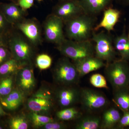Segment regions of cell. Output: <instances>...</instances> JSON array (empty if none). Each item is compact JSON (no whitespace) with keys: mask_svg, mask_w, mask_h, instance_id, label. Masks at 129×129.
<instances>
[{"mask_svg":"<svg viewBox=\"0 0 129 129\" xmlns=\"http://www.w3.org/2000/svg\"><path fill=\"white\" fill-rule=\"evenodd\" d=\"M80 101L84 108L90 112L101 110L108 103L107 98L103 94L88 88L80 90Z\"/></svg>","mask_w":129,"mask_h":129,"instance_id":"cell-8","label":"cell"},{"mask_svg":"<svg viewBox=\"0 0 129 129\" xmlns=\"http://www.w3.org/2000/svg\"><path fill=\"white\" fill-rule=\"evenodd\" d=\"M35 0H18L17 3L22 8L27 11L34 4Z\"/></svg>","mask_w":129,"mask_h":129,"instance_id":"cell-33","label":"cell"},{"mask_svg":"<svg viewBox=\"0 0 129 129\" xmlns=\"http://www.w3.org/2000/svg\"><path fill=\"white\" fill-rule=\"evenodd\" d=\"M105 73L113 91L129 88V62L120 59L106 63Z\"/></svg>","mask_w":129,"mask_h":129,"instance_id":"cell-3","label":"cell"},{"mask_svg":"<svg viewBox=\"0 0 129 129\" xmlns=\"http://www.w3.org/2000/svg\"><path fill=\"white\" fill-rule=\"evenodd\" d=\"M2 1H6L9 2H13L17 3L18 0H2Z\"/></svg>","mask_w":129,"mask_h":129,"instance_id":"cell-38","label":"cell"},{"mask_svg":"<svg viewBox=\"0 0 129 129\" xmlns=\"http://www.w3.org/2000/svg\"><path fill=\"white\" fill-rule=\"evenodd\" d=\"M25 95L21 90L14 88L9 94L0 98V102L5 111H14L22 104Z\"/></svg>","mask_w":129,"mask_h":129,"instance_id":"cell-16","label":"cell"},{"mask_svg":"<svg viewBox=\"0 0 129 129\" xmlns=\"http://www.w3.org/2000/svg\"></svg>","mask_w":129,"mask_h":129,"instance_id":"cell-43","label":"cell"},{"mask_svg":"<svg viewBox=\"0 0 129 129\" xmlns=\"http://www.w3.org/2000/svg\"><path fill=\"white\" fill-rule=\"evenodd\" d=\"M54 76L57 83L66 86L76 84L80 78L75 64L66 57L57 63L54 69Z\"/></svg>","mask_w":129,"mask_h":129,"instance_id":"cell-6","label":"cell"},{"mask_svg":"<svg viewBox=\"0 0 129 129\" xmlns=\"http://www.w3.org/2000/svg\"><path fill=\"white\" fill-rule=\"evenodd\" d=\"M101 118L95 115L81 117L75 126L77 129H97L100 127Z\"/></svg>","mask_w":129,"mask_h":129,"instance_id":"cell-22","label":"cell"},{"mask_svg":"<svg viewBox=\"0 0 129 129\" xmlns=\"http://www.w3.org/2000/svg\"><path fill=\"white\" fill-rule=\"evenodd\" d=\"M37 1L39 2H40L42 1H43V0H36Z\"/></svg>","mask_w":129,"mask_h":129,"instance_id":"cell-42","label":"cell"},{"mask_svg":"<svg viewBox=\"0 0 129 129\" xmlns=\"http://www.w3.org/2000/svg\"><path fill=\"white\" fill-rule=\"evenodd\" d=\"M0 12L13 26L23 21L28 15L27 11L13 2H0Z\"/></svg>","mask_w":129,"mask_h":129,"instance_id":"cell-13","label":"cell"},{"mask_svg":"<svg viewBox=\"0 0 129 129\" xmlns=\"http://www.w3.org/2000/svg\"><path fill=\"white\" fill-rule=\"evenodd\" d=\"M7 45V37L0 35V46Z\"/></svg>","mask_w":129,"mask_h":129,"instance_id":"cell-35","label":"cell"},{"mask_svg":"<svg viewBox=\"0 0 129 129\" xmlns=\"http://www.w3.org/2000/svg\"><path fill=\"white\" fill-rule=\"evenodd\" d=\"M127 36H128V40L129 41V30L128 33V34H127Z\"/></svg>","mask_w":129,"mask_h":129,"instance_id":"cell-41","label":"cell"},{"mask_svg":"<svg viewBox=\"0 0 129 129\" xmlns=\"http://www.w3.org/2000/svg\"><path fill=\"white\" fill-rule=\"evenodd\" d=\"M8 115V114L4 110L2 106L1 102H0V117H3V116H5L6 115Z\"/></svg>","mask_w":129,"mask_h":129,"instance_id":"cell-36","label":"cell"},{"mask_svg":"<svg viewBox=\"0 0 129 129\" xmlns=\"http://www.w3.org/2000/svg\"><path fill=\"white\" fill-rule=\"evenodd\" d=\"M111 0H80L78 1L84 13L90 16L100 13L104 9Z\"/></svg>","mask_w":129,"mask_h":129,"instance_id":"cell-18","label":"cell"},{"mask_svg":"<svg viewBox=\"0 0 129 129\" xmlns=\"http://www.w3.org/2000/svg\"><path fill=\"white\" fill-rule=\"evenodd\" d=\"M122 1L124 2L125 4L129 6V0H122Z\"/></svg>","mask_w":129,"mask_h":129,"instance_id":"cell-39","label":"cell"},{"mask_svg":"<svg viewBox=\"0 0 129 129\" xmlns=\"http://www.w3.org/2000/svg\"><path fill=\"white\" fill-rule=\"evenodd\" d=\"M65 127L63 124L54 121L47 123L42 128L45 129H62L65 128Z\"/></svg>","mask_w":129,"mask_h":129,"instance_id":"cell-34","label":"cell"},{"mask_svg":"<svg viewBox=\"0 0 129 129\" xmlns=\"http://www.w3.org/2000/svg\"><path fill=\"white\" fill-rule=\"evenodd\" d=\"M25 66L12 58L0 65V79L16 74Z\"/></svg>","mask_w":129,"mask_h":129,"instance_id":"cell-21","label":"cell"},{"mask_svg":"<svg viewBox=\"0 0 129 129\" xmlns=\"http://www.w3.org/2000/svg\"><path fill=\"white\" fill-rule=\"evenodd\" d=\"M92 40L95 43V56L107 63L116 60V52L111 36L104 31L92 33Z\"/></svg>","mask_w":129,"mask_h":129,"instance_id":"cell-5","label":"cell"},{"mask_svg":"<svg viewBox=\"0 0 129 129\" xmlns=\"http://www.w3.org/2000/svg\"><path fill=\"white\" fill-rule=\"evenodd\" d=\"M63 21L60 18L51 13L47 17L43 23L45 39L57 45L66 39L64 34Z\"/></svg>","mask_w":129,"mask_h":129,"instance_id":"cell-7","label":"cell"},{"mask_svg":"<svg viewBox=\"0 0 129 129\" xmlns=\"http://www.w3.org/2000/svg\"><path fill=\"white\" fill-rule=\"evenodd\" d=\"M113 45L115 50L120 55V58L129 62V41L125 26L122 34L114 39Z\"/></svg>","mask_w":129,"mask_h":129,"instance_id":"cell-19","label":"cell"},{"mask_svg":"<svg viewBox=\"0 0 129 129\" xmlns=\"http://www.w3.org/2000/svg\"><path fill=\"white\" fill-rule=\"evenodd\" d=\"M14 27L9 23L0 12V35L7 37Z\"/></svg>","mask_w":129,"mask_h":129,"instance_id":"cell-30","label":"cell"},{"mask_svg":"<svg viewBox=\"0 0 129 129\" xmlns=\"http://www.w3.org/2000/svg\"><path fill=\"white\" fill-rule=\"evenodd\" d=\"M81 115L82 114L79 111L73 107L64 108L56 113L58 118L64 121L72 120L80 118Z\"/></svg>","mask_w":129,"mask_h":129,"instance_id":"cell-25","label":"cell"},{"mask_svg":"<svg viewBox=\"0 0 129 129\" xmlns=\"http://www.w3.org/2000/svg\"><path fill=\"white\" fill-rule=\"evenodd\" d=\"M123 114L122 115L117 127L118 128H124L129 126V112L123 111Z\"/></svg>","mask_w":129,"mask_h":129,"instance_id":"cell-32","label":"cell"},{"mask_svg":"<svg viewBox=\"0 0 129 129\" xmlns=\"http://www.w3.org/2000/svg\"><path fill=\"white\" fill-rule=\"evenodd\" d=\"M95 18L83 13L64 23L68 39L76 41L90 40L94 28Z\"/></svg>","mask_w":129,"mask_h":129,"instance_id":"cell-2","label":"cell"},{"mask_svg":"<svg viewBox=\"0 0 129 129\" xmlns=\"http://www.w3.org/2000/svg\"><path fill=\"white\" fill-rule=\"evenodd\" d=\"M90 82L95 88L108 89L106 78L101 74L92 75L90 78Z\"/></svg>","mask_w":129,"mask_h":129,"instance_id":"cell-29","label":"cell"},{"mask_svg":"<svg viewBox=\"0 0 129 129\" xmlns=\"http://www.w3.org/2000/svg\"><path fill=\"white\" fill-rule=\"evenodd\" d=\"M7 45L13 58L23 65H30L36 46L14 27L7 36Z\"/></svg>","mask_w":129,"mask_h":129,"instance_id":"cell-1","label":"cell"},{"mask_svg":"<svg viewBox=\"0 0 129 129\" xmlns=\"http://www.w3.org/2000/svg\"><path fill=\"white\" fill-rule=\"evenodd\" d=\"M28 107L31 112L40 114L50 112L53 107V98L50 91L41 90L28 99Z\"/></svg>","mask_w":129,"mask_h":129,"instance_id":"cell-10","label":"cell"},{"mask_svg":"<svg viewBox=\"0 0 129 129\" xmlns=\"http://www.w3.org/2000/svg\"><path fill=\"white\" fill-rule=\"evenodd\" d=\"M74 64L80 77L106 65L104 61L94 56L85 58L75 62Z\"/></svg>","mask_w":129,"mask_h":129,"instance_id":"cell-15","label":"cell"},{"mask_svg":"<svg viewBox=\"0 0 129 129\" xmlns=\"http://www.w3.org/2000/svg\"><path fill=\"white\" fill-rule=\"evenodd\" d=\"M8 123L11 129H27L28 128L27 121L21 116H15L10 118Z\"/></svg>","mask_w":129,"mask_h":129,"instance_id":"cell-27","label":"cell"},{"mask_svg":"<svg viewBox=\"0 0 129 129\" xmlns=\"http://www.w3.org/2000/svg\"><path fill=\"white\" fill-rule=\"evenodd\" d=\"M84 13L78 1L59 2L52 9V14L65 22Z\"/></svg>","mask_w":129,"mask_h":129,"instance_id":"cell-11","label":"cell"},{"mask_svg":"<svg viewBox=\"0 0 129 129\" xmlns=\"http://www.w3.org/2000/svg\"><path fill=\"white\" fill-rule=\"evenodd\" d=\"M16 74L0 79V98L9 94L14 89Z\"/></svg>","mask_w":129,"mask_h":129,"instance_id":"cell-24","label":"cell"},{"mask_svg":"<svg viewBox=\"0 0 129 129\" xmlns=\"http://www.w3.org/2000/svg\"><path fill=\"white\" fill-rule=\"evenodd\" d=\"M57 48L60 53L75 62L88 57L94 56V47L90 40L76 41L66 39Z\"/></svg>","mask_w":129,"mask_h":129,"instance_id":"cell-4","label":"cell"},{"mask_svg":"<svg viewBox=\"0 0 129 129\" xmlns=\"http://www.w3.org/2000/svg\"><path fill=\"white\" fill-rule=\"evenodd\" d=\"M120 14V11L117 9L109 8L105 9L102 19L94 27L93 30L97 31L102 28H104L108 32L113 30L119 20Z\"/></svg>","mask_w":129,"mask_h":129,"instance_id":"cell-17","label":"cell"},{"mask_svg":"<svg viewBox=\"0 0 129 129\" xmlns=\"http://www.w3.org/2000/svg\"><path fill=\"white\" fill-rule=\"evenodd\" d=\"M122 115L118 109L111 107L103 113L101 120L100 128L112 129L117 126Z\"/></svg>","mask_w":129,"mask_h":129,"instance_id":"cell-20","label":"cell"},{"mask_svg":"<svg viewBox=\"0 0 129 129\" xmlns=\"http://www.w3.org/2000/svg\"><path fill=\"white\" fill-rule=\"evenodd\" d=\"M12 58L7 45L0 46V65Z\"/></svg>","mask_w":129,"mask_h":129,"instance_id":"cell-31","label":"cell"},{"mask_svg":"<svg viewBox=\"0 0 129 129\" xmlns=\"http://www.w3.org/2000/svg\"><path fill=\"white\" fill-rule=\"evenodd\" d=\"M80 90L72 87H64L58 90L56 96L58 104L63 108L72 107L80 101Z\"/></svg>","mask_w":129,"mask_h":129,"instance_id":"cell-14","label":"cell"},{"mask_svg":"<svg viewBox=\"0 0 129 129\" xmlns=\"http://www.w3.org/2000/svg\"><path fill=\"white\" fill-rule=\"evenodd\" d=\"M35 46L42 43V27L36 18H26L14 26Z\"/></svg>","mask_w":129,"mask_h":129,"instance_id":"cell-9","label":"cell"},{"mask_svg":"<svg viewBox=\"0 0 129 129\" xmlns=\"http://www.w3.org/2000/svg\"><path fill=\"white\" fill-rule=\"evenodd\" d=\"M29 119L33 125L36 127H42L47 123L55 121L52 118L32 112Z\"/></svg>","mask_w":129,"mask_h":129,"instance_id":"cell-26","label":"cell"},{"mask_svg":"<svg viewBox=\"0 0 129 129\" xmlns=\"http://www.w3.org/2000/svg\"><path fill=\"white\" fill-rule=\"evenodd\" d=\"M29 65H26L19 70L15 76V84L17 88L25 94L32 92L36 85L33 70Z\"/></svg>","mask_w":129,"mask_h":129,"instance_id":"cell-12","label":"cell"},{"mask_svg":"<svg viewBox=\"0 0 129 129\" xmlns=\"http://www.w3.org/2000/svg\"><path fill=\"white\" fill-rule=\"evenodd\" d=\"M113 91L115 104L122 111L129 112V88Z\"/></svg>","mask_w":129,"mask_h":129,"instance_id":"cell-23","label":"cell"},{"mask_svg":"<svg viewBox=\"0 0 129 129\" xmlns=\"http://www.w3.org/2000/svg\"><path fill=\"white\" fill-rule=\"evenodd\" d=\"M37 67L41 70L49 68L52 63V59L50 56L46 54L38 55L36 59Z\"/></svg>","mask_w":129,"mask_h":129,"instance_id":"cell-28","label":"cell"},{"mask_svg":"<svg viewBox=\"0 0 129 129\" xmlns=\"http://www.w3.org/2000/svg\"><path fill=\"white\" fill-rule=\"evenodd\" d=\"M5 125L0 121V129H3L5 128Z\"/></svg>","mask_w":129,"mask_h":129,"instance_id":"cell-37","label":"cell"},{"mask_svg":"<svg viewBox=\"0 0 129 129\" xmlns=\"http://www.w3.org/2000/svg\"><path fill=\"white\" fill-rule=\"evenodd\" d=\"M59 2L66 1H74V0H58Z\"/></svg>","mask_w":129,"mask_h":129,"instance_id":"cell-40","label":"cell"}]
</instances>
